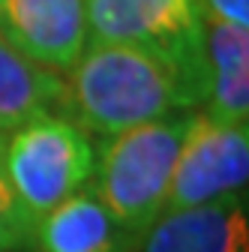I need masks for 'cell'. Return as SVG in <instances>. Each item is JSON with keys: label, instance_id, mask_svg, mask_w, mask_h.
<instances>
[{"label": "cell", "instance_id": "obj_1", "mask_svg": "<svg viewBox=\"0 0 249 252\" xmlns=\"http://www.w3.org/2000/svg\"><path fill=\"white\" fill-rule=\"evenodd\" d=\"M207 96V81L156 48L87 42L72 63L66 105L87 132L117 135L132 126L189 111Z\"/></svg>", "mask_w": 249, "mask_h": 252}, {"label": "cell", "instance_id": "obj_2", "mask_svg": "<svg viewBox=\"0 0 249 252\" xmlns=\"http://www.w3.org/2000/svg\"><path fill=\"white\" fill-rule=\"evenodd\" d=\"M192 123L195 111H177L105 141L93 165V195L129 234H144L162 216L171 174Z\"/></svg>", "mask_w": 249, "mask_h": 252}, {"label": "cell", "instance_id": "obj_3", "mask_svg": "<svg viewBox=\"0 0 249 252\" xmlns=\"http://www.w3.org/2000/svg\"><path fill=\"white\" fill-rule=\"evenodd\" d=\"M0 159L12 192L33 222L81 192L96 165L87 132L60 114H42L12 129L0 147Z\"/></svg>", "mask_w": 249, "mask_h": 252}, {"label": "cell", "instance_id": "obj_4", "mask_svg": "<svg viewBox=\"0 0 249 252\" xmlns=\"http://www.w3.org/2000/svg\"><path fill=\"white\" fill-rule=\"evenodd\" d=\"M87 42L156 48L207 81L204 12L198 0H84Z\"/></svg>", "mask_w": 249, "mask_h": 252}, {"label": "cell", "instance_id": "obj_5", "mask_svg": "<svg viewBox=\"0 0 249 252\" xmlns=\"http://www.w3.org/2000/svg\"><path fill=\"white\" fill-rule=\"evenodd\" d=\"M249 180V129L246 123H219L195 114L186 135L162 213L228 201L246 192Z\"/></svg>", "mask_w": 249, "mask_h": 252}, {"label": "cell", "instance_id": "obj_6", "mask_svg": "<svg viewBox=\"0 0 249 252\" xmlns=\"http://www.w3.org/2000/svg\"><path fill=\"white\" fill-rule=\"evenodd\" d=\"M0 36L51 72H69L87 45L84 0H0Z\"/></svg>", "mask_w": 249, "mask_h": 252}, {"label": "cell", "instance_id": "obj_7", "mask_svg": "<svg viewBox=\"0 0 249 252\" xmlns=\"http://www.w3.org/2000/svg\"><path fill=\"white\" fill-rule=\"evenodd\" d=\"M138 252H249L246 207L228 198L162 213L141 234Z\"/></svg>", "mask_w": 249, "mask_h": 252}, {"label": "cell", "instance_id": "obj_8", "mask_svg": "<svg viewBox=\"0 0 249 252\" xmlns=\"http://www.w3.org/2000/svg\"><path fill=\"white\" fill-rule=\"evenodd\" d=\"M207 117L243 126L249 120V33L246 27L204 18Z\"/></svg>", "mask_w": 249, "mask_h": 252}, {"label": "cell", "instance_id": "obj_9", "mask_svg": "<svg viewBox=\"0 0 249 252\" xmlns=\"http://www.w3.org/2000/svg\"><path fill=\"white\" fill-rule=\"evenodd\" d=\"M132 234L102 207L93 192H75L36 219L39 252H120Z\"/></svg>", "mask_w": 249, "mask_h": 252}, {"label": "cell", "instance_id": "obj_10", "mask_svg": "<svg viewBox=\"0 0 249 252\" xmlns=\"http://www.w3.org/2000/svg\"><path fill=\"white\" fill-rule=\"evenodd\" d=\"M63 102L66 81L60 72L33 63L0 36V135H9L33 117L54 114Z\"/></svg>", "mask_w": 249, "mask_h": 252}, {"label": "cell", "instance_id": "obj_11", "mask_svg": "<svg viewBox=\"0 0 249 252\" xmlns=\"http://www.w3.org/2000/svg\"><path fill=\"white\" fill-rule=\"evenodd\" d=\"M33 228L36 222L12 192L0 159V252H24L27 243H33Z\"/></svg>", "mask_w": 249, "mask_h": 252}, {"label": "cell", "instance_id": "obj_12", "mask_svg": "<svg viewBox=\"0 0 249 252\" xmlns=\"http://www.w3.org/2000/svg\"><path fill=\"white\" fill-rule=\"evenodd\" d=\"M204 18L225 21L231 27H249V0H198Z\"/></svg>", "mask_w": 249, "mask_h": 252}]
</instances>
